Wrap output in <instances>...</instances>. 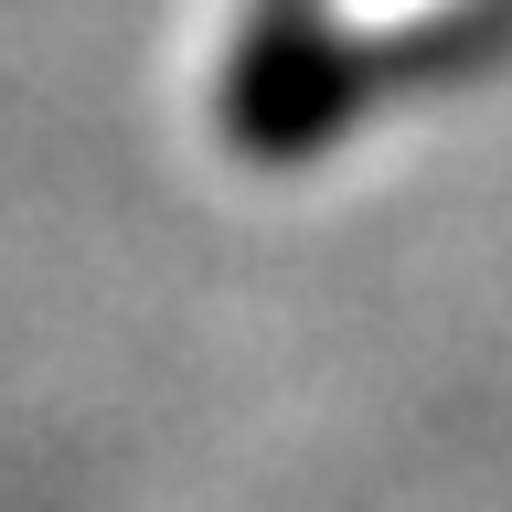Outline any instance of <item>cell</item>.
<instances>
[{
	"instance_id": "1",
	"label": "cell",
	"mask_w": 512,
	"mask_h": 512,
	"mask_svg": "<svg viewBox=\"0 0 512 512\" xmlns=\"http://www.w3.org/2000/svg\"><path fill=\"white\" fill-rule=\"evenodd\" d=\"M310 11L352 43V32H395V22H416V11H438V0H310Z\"/></svg>"
}]
</instances>
